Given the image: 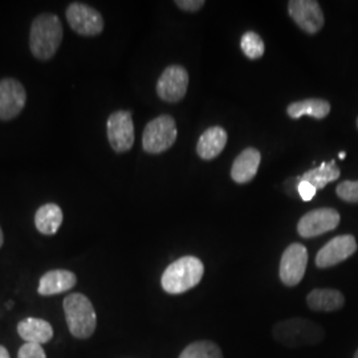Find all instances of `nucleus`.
Segmentation results:
<instances>
[{
    "label": "nucleus",
    "mask_w": 358,
    "mask_h": 358,
    "mask_svg": "<svg viewBox=\"0 0 358 358\" xmlns=\"http://www.w3.org/2000/svg\"><path fill=\"white\" fill-rule=\"evenodd\" d=\"M63 24L57 15L41 13L32 22L29 31V48L38 60H50L63 41Z\"/></svg>",
    "instance_id": "1"
},
{
    "label": "nucleus",
    "mask_w": 358,
    "mask_h": 358,
    "mask_svg": "<svg viewBox=\"0 0 358 358\" xmlns=\"http://www.w3.org/2000/svg\"><path fill=\"white\" fill-rule=\"evenodd\" d=\"M203 273L205 266L198 257L183 256L165 269L161 284L166 294H185L201 282Z\"/></svg>",
    "instance_id": "2"
},
{
    "label": "nucleus",
    "mask_w": 358,
    "mask_h": 358,
    "mask_svg": "<svg viewBox=\"0 0 358 358\" xmlns=\"http://www.w3.org/2000/svg\"><path fill=\"white\" fill-rule=\"evenodd\" d=\"M273 338L285 348L316 345L324 340V329L313 321L296 317L273 325Z\"/></svg>",
    "instance_id": "3"
},
{
    "label": "nucleus",
    "mask_w": 358,
    "mask_h": 358,
    "mask_svg": "<svg viewBox=\"0 0 358 358\" xmlns=\"http://www.w3.org/2000/svg\"><path fill=\"white\" fill-rule=\"evenodd\" d=\"M64 312L68 329L73 337L85 340L96 331L97 315L85 294H68L64 299Z\"/></svg>",
    "instance_id": "4"
},
{
    "label": "nucleus",
    "mask_w": 358,
    "mask_h": 358,
    "mask_svg": "<svg viewBox=\"0 0 358 358\" xmlns=\"http://www.w3.org/2000/svg\"><path fill=\"white\" fill-rule=\"evenodd\" d=\"M177 136L176 120L171 115H159L145 127L142 136L143 150L149 154L164 153L174 145Z\"/></svg>",
    "instance_id": "5"
},
{
    "label": "nucleus",
    "mask_w": 358,
    "mask_h": 358,
    "mask_svg": "<svg viewBox=\"0 0 358 358\" xmlns=\"http://www.w3.org/2000/svg\"><path fill=\"white\" fill-rule=\"evenodd\" d=\"M66 20L69 27L81 36H97L103 32L101 13L84 3H72L66 8Z\"/></svg>",
    "instance_id": "6"
},
{
    "label": "nucleus",
    "mask_w": 358,
    "mask_h": 358,
    "mask_svg": "<svg viewBox=\"0 0 358 358\" xmlns=\"http://www.w3.org/2000/svg\"><path fill=\"white\" fill-rule=\"evenodd\" d=\"M108 140L115 153L129 152L134 145V124L128 110H117L106 122Z\"/></svg>",
    "instance_id": "7"
},
{
    "label": "nucleus",
    "mask_w": 358,
    "mask_h": 358,
    "mask_svg": "<svg viewBox=\"0 0 358 358\" xmlns=\"http://www.w3.org/2000/svg\"><path fill=\"white\" fill-rule=\"evenodd\" d=\"M308 266L307 248L300 243H292L284 251L280 262V279L287 287H294L303 280Z\"/></svg>",
    "instance_id": "8"
},
{
    "label": "nucleus",
    "mask_w": 358,
    "mask_h": 358,
    "mask_svg": "<svg viewBox=\"0 0 358 358\" xmlns=\"http://www.w3.org/2000/svg\"><path fill=\"white\" fill-rule=\"evenodd\" d=\"M189 73L180 65H170L158 78L157 93L166 103H178L187 92Z\"/></svg>",
    "instance_id": "9"
},
{
    "label": "nucleus",
    "mask_w": 358,
    "mask_h": 358,
    "mask_svg": "<svg viewBox=\"0 0 358 358\" xmlns=\"http://www.w3.org/2000/svg\"><path fill=\"white\" fill-rule=\"evenodd\" d=\"M340 223V214L333 208L312 210L300 219L297 232L301 238L310 239L333 231Z\"/></svg>",
    "instance_id": "10"
},
{
    "label": "nucleus",
    "mask_w": 358,
    "mask_h": 358,
    "mask_svg": "<svg viewBox=\"0 0 358 358\" xmlns=\"http://www.w3.org/2000/svg\"><path fill=\"white\" fill-rule=\"evenodd\" d=\"M27 101V92L15 78L0 80V120L10 121L22 113Z\"/></svg>",
    "instance_id": "11"
},
{
    "label": "nucleus",
    "mask_w": 358,
    "mask_h": 358,
    "mask_svg": "<svg viewBox=\"0 0 358 358\" xmlns=\"http://www.w3.org/2000/svg\"><path fill=\"white\" fill-rule=\"evenodd\" d=\"M288 13L294 23L309 35L317 34L324 26V13L315 0H291Z\"/></svg>",
    "instance_id": "12"
},
{
    "label": "nucleus",
    "mask_w": 358,
    "mask_h": 358,
    "mask_svg": "<svg viewBox=\"0 0 358 358\" xmlns=\"http://www.w3.org/2000/svg\"><path fill=\"white\" fill-rule=\"evenodd\" d=\"M357 251V242L352 235L336 236L325 244L316 255L319 268H329L340 264Z\"/></svg>",
    "instance_id": "13"
},
{
    "label": "nucleus",
    "mask_w": 358,
    "mask_h": 358,
    "mask_svg": "<svg viewBox=\"0 0 358 358\" xmlns=\"http://www.w3.org/2000/svg\"><path fill=\"white\" fill-rule=\"evenodd\" d=\"M76 275L68 269H52L45 272L38 282V292L41 296L63 294L76 285Z\"/></svg>",
    "instance_id": "14"
},
{
    "label": "nucleus",
    "mask_w": 358,
    "mask_h": 358,
    "mask_svg": "<svg viewBox=\"0 0 358 358\" xmlns=\"http://www.w3.org/2000/svg\"><path fill=\"white\" fill-rule=\"evenodd\" d=\"M260 153L255 148H247L239 154L231 167V178L236 183L244 185L255 178L260 165Z\"/></svg>",
    "instance_id": "15"
},
{
    "label": "nucleus",
    "mask_w": 358,
    "mask_h": 358,
    "mask_svg": "<svg viewBox=\"0 0 358 358\" xmlns=\"http://www.w3.org/2000/svg\"><path fill=\"white\" fill-rule=\"evenodd\" d=\"M17 333L26 343L43 345L51 341L53 328L48 321L28 317L17 324Z\"/></svg>",
    "instance_id": "16"
},
{
    "label": "nucleus",
    "mask_w": 358,
    "mask_h": 358,
    "mask_svg": "<svg viewBox=\"0 0 358 358\" xmlns=\"http://www.w3.org/2000/svg\"><path fill=\"white\" fill-rule=\"evenodd\" d=\"M227 143V133L220 127H213L207 129L199 137L196 145V153L206 161L217 158L222 153Z\"/></svg>",
    "instance_id": "17"
},
{
    "label": "nucleus",
    "mask_w": 358,
    "mask_h": 358,
    "mask_svg": "<svg viewBox=\"0 0 358 358\" xmlns=\"http://www.w3.org/2000/svg\"><path fill=\"white\" fill-rule=\"evenodd\" d=\"M308 307L316 312H334L344 307L345 297L337 289H313L307 296Z\"/></svg>",
    "instance_id": "18"
},
{
    "label": "nucleus",
    "mask_w": 358,
    "mask_h": 358,
    "mask_svg": "<svg viewBox=\"0 0 358 358\" xmlns=\"http://www.w3.org/2000/svg\"><path fill=\"white\" fill-rule=\"evenodd\" d=\"M63 210L56 203L43 205L35 214V226L43 235H55L63 224Z\"/></svg>",
    "instance_id": "19"
},
{
    "label": "nucleus",
    "mask_w": 358,
    "mask_h": 358,
    "mask_svg": "<svg viewBox=\"0 0 358 358\" xmlns=\"http://www.w3.org/2000/svg\"><path fill=\"white\" fill-rule=\"evenodd\" d=\"M331 112V105L320 99H308L303 101L291 103L287 108V113L291 118H300L303 115H310L316 120H322Z\"/></svg>",
    "instance_id": "20"
},
{
    "label": "nucleus",
    "mask_w": 358,
    "mask_h": 358,
    "mask_svg": "<svg viewBox=\"0 0 358 358\" xmlns=\"http://www.w3.org/2000/svg\"><path fill=\"white\" fill-rule=\"evenodd\" d=\"M340 169L336 166V162L331 161L328 164H321L320 166L312 169L307 171L300 180L309 182L312 186L316 187V190L324 189L328 183L340 178Z\"/></svg>",
    "instance_id": "21"
},
{
    "label": "nucleus",
    "mask_w": 358,
    "mask_h": 358,
    "mask_svg": "<svg viewBox=\"0 0 358 358\" xmlns=\"http://www.w3.org/2000/svg\"><path fill=\"white\" fill-rule=\"evenodd\" d=\"M179 358H224L222 349L213 341H195L185 348Z\"/></svg>",
    "instance_id": "22"
},
{
    "label": "nucleus",
    "mask_w": 358,
    "mask_h": 358,
    "mask_svg": "<svg viewBox=\"0 0 358 358\" xmlns=\"http://www.w3.org/2000/svg\"><path fill=\"white\" fill-rule=\"evenodd\" d=\"M241 47L250 60L260 59L264 55V41L254 31L244 34L241 40Z\"/></svg>",
    "instance_id": "23"
},
{
    "label": "nucleus",
    "mask_w": 358,
    "mask_h": 358,
    "mask_svg": "<svg viewBox=\"0 0 358 358\" xmlns=\"http://www.w3.org/2000/svg\"><path fill=\"white\" fill-rule=\"evenodd\" d=\"M337 195L349 203H358V180H344L337 189Z\"/></svg>",
    "instance_id": "24"
},
{
    "label": "nucleus",
    "mask_w": 358,
    "mask_h": 358,
    "mask_svg": "<svg viewBox=\"0 0 358 358\" xmlns=\"http://www.w3.org/2000/svg\"><path fill=\"white\" fill-rule=\"evenodd\" d=\"M17 358H47V355L43 346L26 343L24 345L20 346Z\"/></svg>",
    "instance_id": "25"
},
{
    "label": "nucleus",
    "mask_w": 358,
    "mask_h": 358,
    "mask_svg": "<svg viewBox=\"0 0 358 358\" xmlns=\"http://www.w3.org/2000/svg\"><path fill=\"white\" fill-rule=\"evenodd\" d=\"M297 192L300 194V196H301V199L303 201H306V202H309V201H312L313 199V196L316 195V187L315 186H312L309 182H306V180H300L299 182V185H297Z\"/></svg>",
    "instance_id": "26"
},
{
    "label": "nucleus",
    "mask_w": 358,
    "mask_h": 358,
    "mask_svg": "<svg viewBox=\"0 0 358 358\" xmlns=\"http://www.w3.org/2000/svg\"><path fill=\"white\" fill-rule=\"evenodd\" d=\"M176 4L183 11L195 13L205 6V0H177Z\"/></svg>",
    "instance_id": "27"
},
{
    "label": "nucleus",
    "mask_w": 358,
    "mask_h": 358,
    "mask_svg": "<svg viewBox=\"0 0 358 358\" xmlns=\"http://www.w3.org/2000/svg\"><path fill=\"white\" fill-rule=\"evenodd\" d=\"M0 358H11L8 350L3 345H0Z\"/></svg>",
    "instance_id": "28"
},
{
    "label": "nucleus",
    "mask_w": 358,
    "mask_h": 358,
    "mask_svg": "<svg viewBox=\"0 0 358 358\" xmlns=\"http://www.w3.org/2000/svg\"><path fill=\"white\" fill-rule=\"evenodd\" d=\"M3 243H4V235H3V231H1V227H0V248H1Z\"/></svg>",
    "instance_id": "29"
},
{
    "label": "nucleus",
    "mask_w": 358,
    "mask_h": 358,
    "mask_svg": "<svg viewBox=\"0 0 358 358\" xmlns=\"http://www.w3.org/2000/svg\"><path fill=\"white\" fill-rule=\"evenodd\" d=\"M338 157H340V159H344L346 157V154L344 152H341V153L338 154Z\"/></svg>",
    "instance_id": "30"
},
{
    "label": "nucleus",
    "mask_w": 358,
    "mask_h": 358,
    "mask_svg": "<svg viewBox=\"0 0 358 358\" xmlns=\"http://www.w3.org/2000/svg\"><path fill=\"white\" fill-rule=\"evenodd\" d=\"M355 358H358V350L356 352V355H355Z\"/></svg>",
    "instance_id": "31"
},
{
    "label": "nucleus",
    "mask_w": 358,
    "mask_h": 358,
    "mask_svg": "<svg viewBox=\"0 0 358 358\" xmlns=\"http://www.w3.org/2000/svg\"><path fill=\"white\" fill-rule=\"evenodd\" d=\"M357 128H358V118H357Z\"/></svg>",
    "instance_id": "32"
}]
</instances>
